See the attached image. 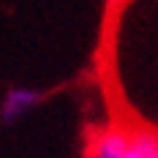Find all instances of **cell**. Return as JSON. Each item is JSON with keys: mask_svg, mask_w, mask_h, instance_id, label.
<instances>
[{"mask_svg": "<svg viewBox=\"0 0 158 158\" xmlns=\"http://www.w3.org/2000/svg\"><path fill=\"white\" fill-rule=\"evenodd\" d=\"M47 90H30V87H11L0 101V123L3 126H14L16 120H22L25 112L38 106L41 101H47Z\"/></svg>", "mask_w": 158, "mask_h": 158, "instance_id": "2", "label": "cell"}, {"mask_svg": "<svg viewBox=\"0 0 158 158\" xmlns=\"http://www.w3.org/2000/svg\"><path fill=\"white\" fill-rule=\"evenodd\" d=\"M93 158H158V134L112 128L95 139Z\"/></svg>", "mask_w": 158, "mask_h": 158, "instance_id": "1", "label": "cell"}, {"mask_svg": "<svg viewBox=\"0 0 158 158\" xmlns=\"http://www.w3.org/2000/svg\"><path fill=\"white\" fill-rule=\"evenodd\" d=\"M104 3H106V6H117V0H104Z\"/></svg>", "mask_w": 158, "mask_h": 158, "instance_id": "3", "label": "cell"}]
</instances>
